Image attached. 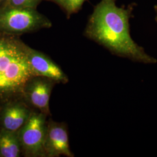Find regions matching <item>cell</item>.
Instances as JSON below:
<instances>
[{"label":"cell","mask_w":157,"mask_h":157,"mask_svg":"<svg viewBox=\"0 0 157 157\" xmlns=\"http://www.w3.org/2000/svg\"><path fill=\"white\" fill-rule=\"evenodd\" d=\"M50 20L36 9L0 8V33L16 36L51 28Z\"/></svg>","instance_id":"obj_3"},{"label":"cell","mask_w":157,"mask_h":157,"mask_svg":"<svg viewBox=\"0 0 157 157\" xmlns=\"http://www.w3.org/2000/svg\"><path fill=\"white\" fill-rule=\"evenodd\" d=\"M135 6L133 3L119 7L116 0H101L89 18L84 36L117 56L144 64L156 63L157 59L130 35V19Z\"/></svg>","instance_id":"obj_1"},{"label":"cell","mask_w":157,"mask_h":157,"mask_svg":"<svg viewBox=\"0 0 157 157\" xmlns=\"http://www.w3.org/2000/svg\"><path fill=\"white\" fill-rule=\"evenodd\" d=\"M47 116L42 112L33 111L28 121L17 131L25 157H45Z\"/></svg>","instance_id":"obj_4"},{"label":"cell","mask_w":157,"mask_h":157,"mask_svg":"<svg viewBox=\"0 0 157 157\" xmlns=\"http://www.w3.org/2000/svg\"><path fill=\"white\" fill-rule=\"evenodd\" d=\"M47 1H51L54 2H56V4H57L58 5L61 6L62 8V6H63V3H64V1H65V0H47Z\"/></svg>","instance_id":"obj_12"},{"label":"cell","mask_w":157,"mask_h":157,"mask_svg":"<svg viewBox=\"0 0 157 157\" xmlns=\"http://www.w3.org/2000/svg\"><path fill=\"white\" fill-rule=\"evenodd\" d=\"M29 62L34 76L49 78L56 83H67V75L50 57L39 51L27 46Z\"/></svg>","instance_id":"obj_7"},{"label":"cell","mask_w":157,"mask_h":157,"mask_svg":"<svg viewBox=\"0 0 157 157\" xmlns=\"http://www.w3.org/2000/svg\"><path fill=\"white\" fill-rule=\"evenodd\" d=\"M27 46L15 36H0V99L23 97L33 73L29 62Z\"/></svg>","instance_id":"obj_2"},{"label":"cell","mask_w":157,"mask_h":157,"mask_svg":"<svg viewBox=\"0 0 157 157\" xmlns=\"http://www.w3.org/2000/svg\"><path fill=\"white\" fill-rule=\"evenodd\" d=\"M154 11L155 12V21L157 22V4L154 6Z\"/></svg>","instance_id":"obj_14"},{"label":"cell","mask_w":157,"mask_h":157,"mask_svg":"<svg viewBox=\"0 0 157 157\" xmlns=\"http://www.w3.org/2000/svg\"><path fill=\"white\" fill-rule=\"evenodd\" d=\"M56 82L41 76H33L29 80L23 91V99L29 104L46 115L50 114V99Z\"/></svg>","instance_id":"obj_5"},{"label":"cell","mask_w":157,"mask_h":157,"mask_svg":"<svg viewBox=\"0 0 157 157\" xmlns=\"http://www.w3.org/2000/svg\"><path fill=\"white\" fill-rule=\"evenodd\" d=\"M43 0H8L5 6L36 9Z\"/></svg>","instance_id":"obj_10"},{"label":"cell","mask_w":157,"mask_h":157,"mask_svg":"<svg viewBox=\"0 0 157 157\" xmlns=\"http://www.w3.org/2000/svg\"><path fill=\"white\" fill-rule=\"evenodd\" d=\"M22 154V148L17 132L5 129L0 132V157H19Z\"/></svg>","instance_id":"obj_9"},{"label":"cell","mask_w":157,"mask_h":157,"mask_svg":"<svg viewBox=\"0 0 157 157\" xmlns=\"http://www.w3.org/2000/svg\"><path fill=\"white\" fill-rule=\"evenodd\" d=\"M86 0H65L62 8L65 11L67 16L75 13L81 9Z\"/></svg>","instance_id":"obj_11"},{"label":"cell","mask_w":157,"mask_h":157,"mask_svg":"<svg viewBox=\"0 0 157 157\" xmlns=\"http://www.w3.org/2000/svg\"><path fill=\"white\" fill-rule=\"evenodd\" d=\"M8 0H0V8L4 7L6 6Z\"/></svg>","instance_id":"obj_13"},{"label":"cell","mask_w":157,"mask_h":157,"mask_svg":"<svg viewBox=\"0 0 157 157\" xmlns=\"http://www.w3.org/2000/svg\"><path fill=\"white\" fill-rule=\"evenodd\" d=\"M33 111L25 100L11 102L5 107L2 113V129L17 132L28 121Z\"/></svg>","instance_id":"obj_8"},{"label":"cell","mask_w":157,"mask_h":157,"mask_svg":"<svg viewBox=\"0 0 157 157\" xmlns=\"http://www.w3.org/2000/svg\"><path fill=\"white\" fill-rule=\"evenodd\" d=\"M44 150L45 157H74L70 149L67 128L65 124L52 120L47 122Z\"/></svg>","instance_id":"obj_6"}]
</instances>
